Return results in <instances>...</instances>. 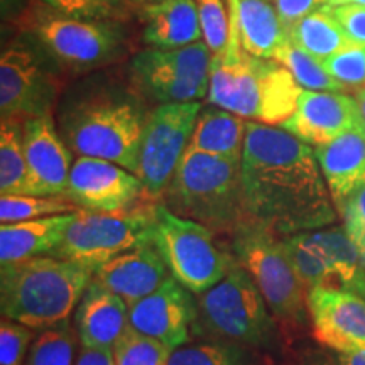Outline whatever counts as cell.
<instances>
[{"label":"cell","mask_w":365,"mask_h":365,"mask_svg":"<svg viewBox=\"0 0 365 365\" xmlns=\"http://www.w3.org/2000/svg\"><path fill=\"white\" fill-rule=\"evenodd\" d=\"M93 272L81 264L43 255L4 264L0 272L2 317L44 330L70 319Z\"/></svg>","instance_id":"277c9868"},{"label":"cell","mask_w":365,"mask_h":365,"mask_svg":"<svg viewBox=\"0 0 365 365\" xmlns=\"http://www.w3.org/2000/svg\"><path fill=\"white\" fill-rule=\"evenodd\" d=\"M0 193L29 195L24 125L19 120H2L0 125Z\"/></svg>","instance_id":"f1b7e54d"},{"label":"cell","mask_w":365,"mask_h":365,"mask_svg":"<svg viewBox=\"0 0 365 365\" xmlns=\"http://www.w3.org/2000/svg\"><path fill=\"white\" fill-rule=\"evenodd\" d=\"M247 120L215 105H207L200 112L190 150L212 154V156L242 159Z\"/></svg>","instance_id":"d4e9b609"},{"label":"cell","mask_w":365,"mask_h":365,"mask_svg":"<svg viewBox=\"0 0 365 365\" xmlns=\"http://www.w3.org/2000/svg\"><path fill=\"white\" fill-rule=\"evenodd\" d=\"M156 205L140 203L120 213L78 210L53 257L81 264L91 272L117 255L153 240Z\"/></svg>","instance_id":"7c38bea8"},{"label":"cell","mask_w":365,"mask_h":365,"mask_svg":"<svg viewBox=\"0 0 365 365\" xmlns=\"http://www.w3.org/2000/svg\"><path fill=\"white\" fill-rule=\"evenodd\" d=\"M230 250L261 289L277 322L293 328L307 325L308 289L287 259L282 237L245 222L230 235Z\"/></svg>","instance_id":"ba28073f"},{"label":"cell","mask_w":365,"mask_h":365,"mask_svg":"<svg viewBox=\"0 0 365 365\" xmlns=\"http://www.w3.org/2000/svg\"><path fill=\"white\" fill-rule=\"evenodd\" d=\"M235 16L242 48L264 59H276L291 43L276 9L267 0H228Z\"/></svg>","instance_id":"cb8c5ba5"},{"label":"cell","mask_w":365,"mask_h":365,"mask_svg":"<svg viewBox=\"0 0 365 365\" xmlns=\"http://www.w3.org/2000/svg\"><path fill=\"white\" fill-rule=\"evenodd\" d=\"M308 314L314 340L333 352L365 350V298L340 287L308 291Z\"/></svg>","instance_id":"2e32d148"},{"label":"cell","mask_w":365,"mask_h":365,"mask_svg":"<svg viewBox=\"0 0 365 365\" xmlns=\"http://www.w3.org/2000/svg\"><path fill=\"white\" fill-rule=\"evenodd\" d=\"M328 7H339V6H365V0H328Z\"/></svg>","instance_id":"ee69618b"},{"label":"cell","mask_w":365,"mask_h":365,"mask_svg":"<svg viewBox=\"0 0 365 365\" xmlns=\"http://www.w3.org/2000/svg\"><path fill=\"white\" fill-rule=\"evenodd\" d=\"M282 245L296 276L307 289L313 287H339L336 276L317 230L282 237Z\"/></svg>","instance_id":"484cf974"},{"label":"cell","mask_w":365,"mask_h":365,"mask_svg":"<svg viewBox=\"0 0 365 365\" xmlns=\"http://www.w3.org/2000/svg\"><path fill=\"white\" fill-rule=\"evenodd\" d=\"M339 217L344 220V228L350 240L357 247L360 257L365 264V186L346 198L336 208Z\"/></svg>","instance_id":"f35d334b"},{"label":"cell","mask_w":365,"mask_h":365,"mask_svg":"<svg viewBox=\"0 0 365 365\" xmlns=\"http://www.w3.org/2000/svg\"><path fill=\"white\" fill-rule=\"evenodd\" d=\"M205 44L213 56L225 51L230 38V12L222 0H196Z\"/></svg>","instance_id":"8d00e7d4"},{"label":"cell","mask_w":365,"mask_h":365,"mask_svg":"<svg viewBox=\"0 0 365 365\" xmlns=\"http://www.w3.org/2000/svg\"><path fill=\"white\" fill-rule=\"evenodd\" d=\"M276 61L289 70L293 78L303 90L312 91H344L345 86L328 75L319 59L313 58L298 46L289 43L276 56Z\"/></svg>","instance_id":"d6a6232c"},{"label":"cell","mask_w":365,"mask_h":365,"mask_svg":"<svg viewBox=\"0 0 365 365\" xmlns=\"http://www.w3.org/2000/svg\"><path fill=\"white\" fill-rule=\"evenodd\" d=\"M80 345L90 350H112L129 330V307L95 279L86 287L73 313Z\"/></svg>","instance_id":"ffe728a7"},{"label":"cell","mask_w":365,"mask_h":365,"mask_svg":"<svg viewBox=\"0 0 365 365\" xmlns=\"http://www.w3.org/2000/svg\"><path fill=\"white\" fill-rule=\"evenodd\" d=\"M153 244L168 271L195 296L205 293L230 272L237 261L230 249L218 245L215 232L156 205Z\"/></svg>","instance_id":"9c48e42d"},{"label":"cell","mask_w":365,"mask_h":365,"mask_svg":"<svg viewBox=\"0 0 365 365\" xmlns=\"http://www.w3.org/2000/svg\"><path fill=\"white\" fill-rule=\"evenodd\" d=\"M307 365H365V350L359 352H327L313 355Z\"/></svg>","instance_id":"b9f144b4"},{"label":"cell","mask_w":365,"mask_h":365,"mask_svg":"<svg viewBox=\"0 0 365 365\" xmlns=\"http://www.w3.org/2000/svg\"><path fill=\"white\" fill-rule=\"evenodd\" d=\"M65 198L97 213H120L148 203L139 176L115 163L83 156L73 163Z\"/></svg>","instance_id":"5bb4252c"},{"label":"cell","mask_w":365,"mask_h":365,"mask_svg":"<svg viewBox=\"0 0 365 365\" xmlns=\"http://www.w3.org/2000/svg\"><path fill=\"white\" fill-rule=\"evenodd\" d=\"M195 319V294L173 276L154 293L129 307L130 327L171 350L190 344Z\"/></svg>","instance_id":"9a60e30c"},{"label":"cell","mask_w":365,"mask_h":365,"mask_svg":"<svg viewBox=\"0 0 365 365\" xmlns=\"http://www.w3.org/2000/svg\"><path fill=\"white\" fill-rule=\"evenodd\" d=\"M78 333L71 319L36 333L24 365H75L78 359Z\"/></svg>","instance_id":"f546056e"},{"label":"cell","mask_w":365,"mask_h":365,"mask_svg":"<svg viewBox=\"0 0 365 365\" xmlns=\"http://www.w3.org/2000/svg\"><path fill=\"white\" fill-rule=\"evenodd\" d=\"M202 108V102H182L158 105L149 112L137 173L144 186V202L161 203L164 191L188 149Z\"/></svg>","instance_id":"4fadbf2b"},{"label":"cell","mask_w":365,"mask_h":365,"mask_svg":"<svg viewBox=\"0 0 365 365\" xmlns=\"http://www.w3.org/2000/svg\"><path fill=\"white\" fill-rule=\"evenodd\" d=\"M230 38L212 59L207 100L249 122L281 127L298 107L303 88L276 59L252 56L242 48L230 9Z\"/></svg>","instance_id":"3957f363"},{"label":"cell","mask_w":365,"mask_h":365,"mask_svg":"<svg viewBox=\"0 0 365 365\" xmlns=\"http://www.w3.org/2000/svg\"><path fill=\"white\" fill-rule=\"evenodd\" d=\"M279 322L250 274L239 262L196 298L193 339L222 340L250 350L279 349Z\"/></svg>","instance_id":"52a82bcc"},{"label":"cell","mask_w":365,"mask_h":365,"mask_svg":"<svg viewBox=\"0 0 365 365\" xmlns=\"http://www.w3.org/2000/svg\"><path fill=\"white\" fill-rule=\"evenodd\" d=\"M330 9L350 41L365 44V6H339Z\"/></svg>","instance_id":"60d3db41"},{"label":"cell","mask_w":365,"mask_h":365,"mask_svg":"<svg viewBox=\"0 0 365 365\" xmlns=\"http://www.w3.org/2000/svg\"><path fill=\"white\" fill-rule=\"evenodd\" d=\"M24 153L29 170V196H66L73 153L59 135L54 115L27 118Z\"/></svg>","instance_id":"ac0fdd59"},{"label":"cell","mask_w":365,"mask_h":365,"mask_svg":"<svg viewBox=\"0 0 365 365\" xmlns=\"http://www.w3.org/2000/svg\"><path fill=\"white\" fill-rule=\"evenodd\" d=\"M170 365H259L254 350L222 340H202L178 346Z\"/></svg>","instance_id":"4dcf8cb0"},{"label":"cell","mask_w":365,"mask_h":365,"mask_svg":"<svg viewBox=\"0 0 365 365\" xmlns=\"http://www.w3.org/2000/svg\"><path fill=\"white\" fill-rule=\"evenodd\" d=\"M355 100H357L360 112H362V117H364V122H365V86H364V88L355 90Z\"/></svg>","instance_id":"f6af8a7d"},{"label":"cell","mask_w":365,"mask_h":365,"mask_svg":"<svg viewBox=\"0 0 365 365\" xmlns=\"http://www.w3.org/2000/svg\"><path fill=\"white\" fill-rule=\"evenodd\" d=\"M319 242L325 247L328 257L336 276V286L340 289H349L364 298L365 287V264L360 257L357 247L345 228L339 225H330L317 230Z\"/></svg>","instance_id":"83f0119b"},{"label":"cell","mask_w":365,"mask_h":365,"mask_svg":"<svg viewBox=\"0 0 365 365\" xmlns=\"http://www.w3.org/2000/svg\"><path fill=\"white\" fill-rule=\"evenodd\" d=\"M140 41L149 48L175 49L203 39L196 0H161L135 7Z\"/></svg>","instance_id":"44dd1931"},{"label":"cell","mask_w":365,"mask_h":365,"mask_svg":"<svg viewBox=\"0 0 365 365\" xmlns=\"http://www.w3.org/2000/svg\"><path fill=\"white\" fill-rule=\"evenodd\" d=\"M161 203L215 234H234L249 222L242 190V159L186 149Z\"/></svg>","instance_id":"5b68a950"},{"label":"cell","mask_w":365,"mask_h":365,"mask_svg":"<svg viewBox=\"0 0 365 365\" xmlns=\"http://www.w3.org/2000/svg\"><path fill=\"white\" fill-rule=\"evenodd\" d=\"M70 83L65 73L36 41L22 33L0 56V115L19 120L54 115L58 100Z\"/></svg>","instance_id":"30bf717a"},{"label":"cell","mask_w":365,"mask_h":365,"mask_svg":"<svg viewBox=\"0 0 365 365\" xmlns=\"http://www.w3.org/2000/svg\"><path fill=\"white\" fill-rule=\"evenodd\" d=\"M242 190L247 220L279 237L319 230L339 218L314 148L281 127L247 120Z\"/></svg>","instance_id":"6da1fadb"},{"label":"cell","mask_w":365,"mask_h":365,"mask_svg":"<svg viewBox=\"0 0 365 365\" xmlns=\"http://www.w3.org/2000/svg\"><path fill=\"white\" fill-rule=\"evenodd\" d=\"M289 39L294 46L319 61H325L328 56L354 44L328 6L318 9L317 12L309 14L307 19L301 21L291 31Z\"/></svg>","instance_id":"4316f807"},{"label":"cell","mask_w":365,"mask_h":365,"mask_svg":"<svg viewBox=\"0 0 365 365\" xmlns=\"http://www.w3.org/2000/svg\"><path fill=\"white\" fill-rule=\"evenodd\" d=\"M365 125L357 100L341 91L303 90L298 107L281 129L313 148Z\"/></svg>","instance_id":"e0dca14e"},{"label":"cell","mask_w":365,"mask_h":365,"mask_svg":"<svg viewBox=\"0 0 365 365\" xmlns=\"http://www.w3.org/2000/svg\"><path fill=\"white\" fill-rule=\"evenodd\" d=\"M21 24L22 31L65 73L68 81L118 66L134 54L129 24L124 22L73 19L39 4L36 9H27Z\"/></svg>","instance_id":"8992f818"},{"label":"cell","mask_w":365,"mask_h":365,"mask_svg":"<svg viewBox=\"0 0 365 365\" xmlns=\"http://www.w3.org/2000/svg\"><path fill=\"white\" fill-rule=\"evenodd\" d=\"M78 207L65 196L6 195L0 198V222L17 223L78 212Z\"/></svg>","instance_id":"1f68e13d"},{"label":"cell","mask_w":365,"mask_h":365,"mask_svg":"<svg viewBox=\"0 0 365 365\" xmlns=\"http://www.w3.org/2000/svg\"><path fill=\"white\" fill-rule=\"evenodd\" d=\"M150 110L125 68L112 66L71 80L58 100L54 120L73 154L105 159L137 175Z\"/></svg>","instance_id":"7a4b0ae2"},{"label":"cell","mask_w":365,"mask_h":365,"mask_svg":"<svg viewBox=\"0 0 365 365\" xmlns=\"http://www.w3.org/2000/svg\"><path fill=\"white\" fill-rule=\"evenodd\" d=\"M364 298H365V287H364Z\"/></svg>","instance_id":"7dc6e473"},{"label":"cell","mask_w":365,"mask_h":365,"mask_svg":"<svg viewBox=\"0 0 365 365\" xmlns=\"http://www.w3.org/2000/svg\"><path fill=\"white\" fill-rule=\"evenodd\" d=\"M134 7H140V6H148V4H156L161 2V0H129Z\"/></svg>","instance_id":"bcb514c9"},{"label":"cell","mask_w":365,"mask_h":365,"mask_svg":"<svg viewBox=\"0 0 365 365\" xmlns=\"http://www.w3.org/2000/svg\"><path fill=\"white\" fill-rule=\"evenodd\" d=\"M328 0H274V9L277 16L286 27L287 34L299 24L301 21L307 19L309 14L317 12L318 9L325 7Z\"/></svg>","instance_id":"ab89813d"},{"label":"cell","mask_w":365,"mask_h":365,"mask_svg":"<svg viewBox=\"0 0 365 365\" xmlns=\"http://www.w3.org/2000/svg\"><path fill=\"white\" fill-rule=\"evenodd\" d=\"M75 213L17 223H2L0 227V262L2 266L26 261V259L53 255L65 239Z\"/></svg>","instance_id":"603a6c76"},{"label":"cell","mask_w":365,"mask_h":365,"mask_svg":"<svg viewBox=\"0 0 365 365\" xmlns=\"http://www.w3.org/2000/svg\"><path fill=\"white\" fill-rule=\"evenodd\" d=\"M170 277L153 240L117 255L93 272V279L124 299L127 307L154 293Z\"/></svg>","instance_id":"d6986e66"},{"label":"cell","mask_w":365,"mask_h":365,"mask_svg":"<svg viewBox=\"0 0 365 365\" xmlns=\"http://www.w3.org/2000/svg\"><path fill=\"white\" fill-rule=\"evenodd\" d=\"M328 75L346 88L365 86V44H350L322 61Z\"/></svg>","instance_id":"d590c367"},{"label":"cell","mask_w":365,"mask_h":365,"mask_svg":"<svg viewBox=\"0 0 365 365\" xmlns=\"http://www.w3.org/2000/svg\"><path fill=\"white\" fill-rule=\"evenodd\" d=\"M38 2L73 19L129 24L135 16V7L129 0H38Z\"/></svg>","instance_id":"836d02e7"},{"label":"cell","mask_w":365,"mask_h":365,"mask_svg":"<svg viewBox=\"0 0 365 365\" xmlns=\"http://www.w3.org/2000/svg\"><path fill=\"white\" fill-rule=\"evenodd\" d=\"M36 331L14 319L2 318L0 325V365H24Z\"/></svg>","instance_id":"74e56055"},{"label":"cell","mask_w":365,"mask_h":365,"mask_svg":"<svg viewBox=\"0 0 365 365\" xmlns=\"http://www.w3.org/2000/svg\"><path fill=\"white\" fill-rule=\"evenodd\" d=\"M171 352L161 341L140 335L132 327L112 350L115 365H170Z\"/></svg>","instance_id":"e575fe53"},{"label":"cell","mask_w":365,"mask_h":365,"mask_svg":"<svg viewBox=\"0 0 365 365\" xmlns=\"http://www.w3.org/2000/svg\"><path fill=\"white\" fill-rule=\"evenodd\" d=\"M314 154L336 208L365 186V125L318 145Z\"/></svg>","instance_id":"7402d4cb"},{"label":"cell","mask_w":365,"mask_h":365,"mask_svg":"<svg viewBox=\"0 0 365 365\" xmlns=\"http://www.w3.org/2000/svg\"><path fill=\"white\" fill-rule=\"evenodd\" d=\"M213 54L205 41L185 48L139 49L127 61L130 83L153 107L200 102L210 90Z\"/></svg>","instance_id":"8fae6325"},{"label":"cell","mask_w":365,"mask_h":365,"mask_svg":"<svg viewBox=\"0 0 365 365\" xmlns=\"http://www.w3.org/2000/svg\"><path fill=\"white\" fill-rule=\"evenodd\" d=\"M75 365H115L110 350H90L81 346Z\"/></svg>","instance_id":"7bdbcfd3"}]
</instances>
